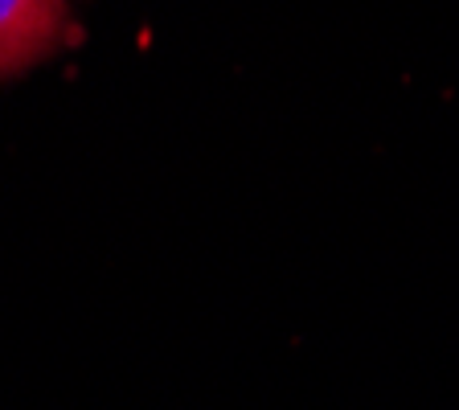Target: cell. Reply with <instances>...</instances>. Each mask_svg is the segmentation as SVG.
Returning a JSON list of instances; mask_svg holds the SVG:
<instances>
[{
    "label": "cell",
    "mask_w": 459,
    "mask_h": 410,
    "mask_svg": "<svg viewBox=\"0 0 459 410\" xmlns=\"http://www.w3.org/2000/svg\"><path fill=\"white\" fill-rule=\"evenodd\" d=\"M70 30L66 0H0V79L49 58Z\"/></svg>",
    "instance_id": "cell-1"
}]
</instances>
